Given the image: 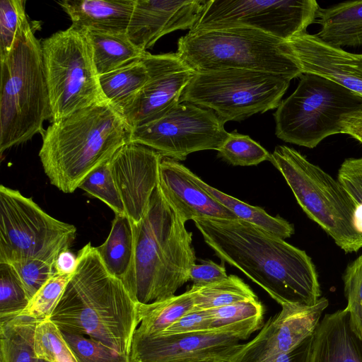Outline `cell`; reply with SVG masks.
I'll return each instance as SVG.
<instances>
[{
  "label": "cell",
  "instance_id": "1",
  "mask_svg": "<svg viewBox=\"0 0 362 362\" xmlns=\"http://www.w3.org/2000/svg\"><path fill=\"white\" fill-rule=\"evenodd\" d=\"M193 221L223 262L243 272L281 306L311 305L321 298L315 266L304 250L239 218Z\"/></svg>",
  "mask_w": 362,
  "mask_h": 362
},
{
  "label": "cell",
  "instance_id": "2",
  "mask_svg": "<svg viewBox=\"0 0 362 362\" xmlns=\"http://www.w3.org/2000/svg\"><path fill=\"white\" fill-rule=\"evenodd\" d=\"M49 319L63 332L95 339L126 356L140 324L137 303L90 243L78 251L76 270Z\"/></svg>",
  "mask_w": 362,
  "mask_h": 362
},
{
  "label": "cell",
  "instance_id": "3",
  "mask_svg": "<svg viewBox=\"0 0 362 362\" xmlns=\"http://www.w3.org/2000/svg\"><path fill=\"white\" fill-rule=\"evenodd\" d=\"M185 223L158 185L142 219L132 223L133 261L122 282L136 303L172 297L189 281L196 255Z\"/></svg>",
  "mask_w": 362,
  "mask_h": 362
},
{
  "label": "cell",
  "instance_id": "4",
  "mask_svg": "<svg viewBox=\"0 0 362 362\" xmlns=\"http://www.w3.org/2000/svg\"><path fill=\"white\" fill-rule=\"evenodd\" d=\"M132 129L106 100L52 122L42 135L39 152L50 183L64 193L74 192L129 141Z\"/></svg>",
  "mask_w": 362,
  "mask_h": 362
},
{
  "label": "cell",
  "instance_id": "5",
  "mask_svg": "<svg viewBox=\"0 0 362 362\" xmlns=\"http://www.w3.org/2000/svg\"><path fill=\"white\" fill-rule=\"evenodd\" d=\"M30 23L1 61L0 153L43 134L52 119L42 45Z\"/></svg>",
  "mask_w": 362,
  "mask_h": 362
},
{
  "label": "cell",
  "instance_id": "6",
  "mask_svg": "<svg viewBox=\"0 0 362 362\" xmlns=\"http://www.w3.org/2000/svg\"><path fill=\"white\" fill-rule=\"evenodd\" d=\"M176 52L195 72L240 69L292 79L303 75L286 41L247 27L189 31L178 40Z\"/></svg>",
  "mask_w": 362,
  "mask_h": 362
},
{
  "label": "cell",
  "instance_id": "7",
  "mask_svg": "<svg viewBox=\"0 0 362 362\" xmlns=\"http://www.w3.org/2000/svg\"><path fill=\"white\" fill-rule=\"evenodd\" d=\"M362 110V96L337 83L304 73L294 92L274 115L282 141L313 148L327 136L343 134L341 122Z\"/></svg>",
  "mask_w": 362,
  "mask_h": 362
},
{
  "label": "cell",
  "instance_id": "8",
  "mask_svg": "<svg viewBox=\"0 0 362 362\" xmlns=\"http://www.w3.org/2000/svg\"><path fill=\"white\" fill-rule=\"evenodd\" d=\"M270 162L281 173L297 202L345 252L362 248L356 230L353 206L341 184L296 149L281 145L271 153Z\"/></svg>",
  "mask_w": 362,
  "mask_h": 362
},
{
  "label": "cell",
  "instance_id": "9",
  "mask_svg": "<svg viewBox=\"0 0 362 362\" xmlns=\"http://www.w3.org/2000/svg\"><path fill=\"white\" fill-rule=\"evenodd\" d=\"M291 80L286 76L250 69L195 72L180 103L209 109L224 123L241 121L276 108Z\"/></svg>",
  "mask_w": 362,
  "mask_h": 362
},
{
  "label": "cell",
  "instance_id": "10",
  "mask_svg": "<svg viewBox=\"0 0 362 362\" xmlns=\"http://www.w3.org/2000/svg\"><path fill=\"white\" fill-rule=\"evenodd\" d=\"M41 45L52 122L105 100L85 30L71 25Z\"/></svg>",
  "mask_w": 362,
  "mask_h": 362
},
{
  "label": "cell",
  "instance_id": "11",
  "mask_svg": "<svg viewBox=\"0 0 362 362\" xmlns=\"http://www.w3.org/2000/svg\"><path fill=\"white\" fill-rule=\"evenodd\" d=\"M76 227L46 213L31 197L0 186V263L37 259L54 264L69 250Z\"/></svg>",
  "mask_w": 362,
  "mask_h": 362
},
{
  "label": "cell",
  "instance_id": "12",
  "mask_svg": "<svg viewBox=\"0 0 362 362\" xmlns=\"http://www.w3.org/2000/svg\"><path fill=\"white\" fill-rule=\"evenodd\" d=\"M320 9L315 0H210L189 31L243 26L287 41L306 33Z\"/></svg>",
  "mask_w": 362,
  "mask_h": 362
},
{
  "label": "cell",
  "instance_id": "13",
  "mask_svg": "<svg viewBox=\"0 0 362 362\" xmlns=\"http://www.w3.org/2000/svg\"><path fill=\"white\" fill-rule=\"evenodd\" d=\"M224 124L209 109L180 103L160 118L133 128L129 141L164 158L184 160L196 151H218L229 136Z\"/></svg>",
  "mask_w": 362,
  "mask_h": 362
},
{
  "label": "cell",
  "instance_id": "14",
  "mask_svg": "<svg viewBox=\"0 0 362 362\" xmlns=\"http://www.w3.org/2000/svg\"><path fill=\"white\" fill-rule=\"evenodd\" d=\"M329 300L321 297L316 303L284 304L271 317L252 340L242 344L227 362H271L287 354L315 332Z\"/></svg>",
  "mask_w": 362,
  "mask_h": 362
},
{
  "label": "cell",
  "instance_id": "15",
  "mask_svg": "<svg viewBox=\"0 0 362 362\" xmlns=\"http://www.w3.org/2000/svg\"><path fill=\"white\" fill-rule=\"evenodd\" d=\"M141 60L148 71V80L123 116L132 129L160 118L179 104L195 74L177 52L152 54L146 52Z\"/></svg>",
  "mask_w": 362,
  "mask_h": 362
},
{
  "label": "cell",
  "instance_id": "16",
  "mask_svg": "<svg viewBox=\"0 0 362 362\" xmlns=\"http://www.w3.org/2000/svg\"><path fill=\"white\" fill-rule=\"evenodd\" d=\"M221 332H196L140 336L134 334L132 362H227L242 344Z\"/></svg>",
  "mask_w": 362,
  "mask_h": 362
},
{
  "label": "cell",
  "instance_id": "17",
  "mask_svg": "<svg viewBox=\"0 0 362 362\" xmlns=\"http://www.w3.org/2000/svg\"><path fill=\"white\" fill-rule=\"evenodd\" d=\"M162 158L153 149L129 141L109 160L125 214L132 224L139 223L148 209L158 185Z\"/></svg>",
  "mask_w": 362,
  "mask_h": 362
},
{
  "label": "cell",
  "instance_id": "18",
  "mask_svg": "<svg viewBox=\"0 0 362 362\" xmlns=\"http://www.w3.org/2000/svg\"><path fill=\"white\" fill-rule=\"evenodd\" d=\"M207 1L135 0L127 35L146 52L163 35L177 30H191Z\"/></svg>",
  "mask_w": 362,
  "mask_h": 362
},
{
  "label": "cell",
  "instance_id": "19",
  "mask_svg": "<svg viewBox=\"0 0 362 362\" xmlns=\"http://www.w3.org/2000/svg\"><path fill=\"white\" fill-rule=\"evenodd\" d=\"M303 74L325 77L362 96V56L304 33L286 41Z\"/></svg>",
  "mask_w": 362,
  "mask_h": 362
},
{
  "label": "cell",
  "instance_id": "20",
  "mask_svg": "<svg viewBox=\"0 0 362 362\" xmlns=\"http://www.w3.org/2000/svg\"><path fill=\"white\" fill-rule=\"evenodd\" d=\"M190 170L177 160L163 157L158 185L182 218H237L225 206L199 186L190 177Z\"/></svg>",
  "mask_w": 362,
  "mask_h": 362
},
{
  "label": "cell",
  "instance_id": "21",
  "mask_svg": "<svg viewBox=\"0 0 362 362\" xmlns=\"http://www.w3.org/2000/svg\"><path fill=\"white\" fill-rule=\"evenodd\" d=\"M307 362H362V341L351 329L346 308L320 320Z\"/></svg>",
  "mask_w": 362,
  "mask_h": 362
},
{
  "label": "cell",
  "instance_id": "22",
  "mask_svg": "<svg viewBox=\"0 0 362 362\" xmlns=\"http://www.w3.org/2000/svg\"><path fill=\"white\" fill-rule=\"evenodd\" d=\"M58 3L76 28L127 34L135 0H63Z\"/></svg>",
  "mask_w": 362,
  "mask_h": 362
},
{
  "label": "cell",
  "instance_id": "23",
  "mask_svg": "<svg viewBox=\"0 0 362 362\" xmlns=\"http://www.w3.org/2000/svg\"><path fill=\"white\" fill-rule=\"evenodd\" d=\"M316 21L320 29L315 35L323 42L341 49L362 47V0L320 8Z\"/></svg>",
  "mask_w": 362,
  "mask_h": 362
},
{
  "label": "cell",
  "instance_id": "24",
  "mask_svg": "<svg viewBox=\"0 0 362 362\" xmlns=\"http://www.w3.org/2000/svg\"><path fill=\"white\" fill-rule=\"evenodd\" d=\"M148 76L141 59L99 76L98 79L105 100L123 117L134 104Z\"/></svg>",
  "mask_w": 362,
  "mask_h": 362
},
{
  "label": "cell",
  "instance_id": "25",
  "mask_svg": "<svg viewBox=\"0 0 362 362\" xmlns=\"http://www.w3.org/2000/svg\"><path fill=\"white\" fill-rule=\"evenodd\" d=\"M209 332L227 333L247 339L264 326V307L258 299L244 300L206 310Z\"/></svg>",
  "mask_w": 362,
  "mask_h": 362
},
{
  "label": "cell",
  "instance_id": "26",
  "mask_svg": "<svg viewBox=\"0 0 362 362\" xmlns=\"http://www.w3.org/2000/svg\"><path fill=\"white\" fill-rule=\"evenodd\" d=\"M86 31L98 76L141 59L146 52L135 46L126 33Z\"/></svg>",
  "mask_w": 362,
  "mask_h": 362
},
{
  "label": "cell",
  "instance_id": "27",
  "mask_svg": "<svg viewBox=\"0 0 362 362\" xmlns=\"http://www.w3.org/2000/svg\"><path fill=\"white\" fill-rule=\"evenodd\" d=\"M137 303L140 325L134 334L157 335L163 332L181 317L194 309L193 291L185 293L150 303Z\"/></svg>",
  "mask_w": 362,
  "mask_h": 362
},
{
  "label": "cell",
  "instance_id": "28",
  "mask_svg": "<svg viewBox=\"0 0 362 362\" xmlns=\"http://www.w3.org/2000/svg\"><path fill=\"white\" fill-rule=\"evenodd\" d=\"M95 249L107 271L122 281L131 269L134 254L132 225L126 215L115 214L107 238Z\"/></svg>",
  "mask_w": 362,
  "mask_h": 362
},
{
  "label": "cell",
  "instance_id": "29",
  "mask_svg": "<svg viewBox=\"0 0 362 362\" xmlns=\"http://www.w3.org/2000/svg\"><path fill=\"white\" fill-rule=\"evenodd\" d=\"M189 175L199 186L231 211L237 218L254 224L282 239L290 238L294 233L293 226L286 220L279 216H272L260 207L250 205L222 192L204 182L191 170Z\"/></svg>",
  "mask_w": 362,
  "mask_h": 362
},
{
  "label": "cell",
  "instance_id": "30",
  "mask_svg": "<svg viewBox=\"0 0 362 362\" xmlns=\"http://www.w3.org/2000/svg\"><path fill=\"white\" fill-rule=\"evenodd\" d=\"M38 322L21 316L0 322V362H38L33 347Z\"/></svg>",
  "mask_w": 362,
  "mask_h": 362
},
{
  "label": "cell",
  "instance_id": "31",
  "mask_svg": "<svg viewBox=\"0 0 362 362\" xmlns=\"http://www.w3.org/2000/svg\"><path fill=\"white\" fill-rule=\"evenodd\" d=\"M191 289L194 294V309L197 310H209L258 299L250 286L235 275L203 287L192 286Z\"/></svg>",
  "mask_w": 362,
  "mask_h": 362
},
{
  "label": "cell",
  "instance_id": "32",
  "mask_svg": "<svg viewBox=\"0 0 362 362\" xmlns=\"http://www.w3.org/2000/svg\"><path fill=\"white\" fill-rule=\"evenodd\" d=\"M33 347L38 359L47 362H78L62 330L49 318L36 325Z\"/></svg>",
  "mask_w": 362,
  "mask_h": 362
},
{
  "label": "cell",
  "instance_id": "33",
  "mask_svg": "<svg viewBox=\"0 0 362 362\" xmlns=\"http://www.w3.org/2000/svg\"><path fill=\"white\" fill-rule=\"evenodd\" d=\"M73 274L55 272L30 300L27 307L17 316L37 322L49 318Z\"/></svg>",
  "mask_w": 362,
  "mask_h": 362
},
{
  "label": "cell",
  "instance_id": "34",
  "mask_svg": "<svg viewBox=\"0 0 362 362\" xmlns=\"http://www.w3.org/2000/svg\"><path fill=\"white\" fill-rule=\"evenodd\" d=\"M218 156L233 165L250 166L271 160L269 153L249 136L234 131L218 150Z\"/></svg>",
  "mask_w": 362,
  "mask_h": 362
},
{
  "label": "cell",
  "instance_id": "35",
  "mask_svg": "<svg viewBox=\"0 0 362 362\" xmlns=\"http://www.w3.org/2000/svg\"><path fill=\"white\" fill-rule=\"evenodd\" d=\"M25 4L24 0L0 1V59L11 52L30 23Z\"/></svg>",
  "mask_w": 362,
  "mask_h": 362
},
{
  "label": "cell",
  "instance_id": "36",
  "mask_svg": "<svg viewBox=\"0 0 362 362\" xmlns=\"http://www.w3.org/2000/svg\"><path fill=\"white\" fill-rule=\"evenodd\" d=\"M29 299L13 267L0 263V322L11 320L28 305Z\"/></svg>",
  "mask_w": 362,
  "mask_h": 362
},
{
  "label": "cell",
  "instance_id": "37",
  "mask_svg": "<svg viewBox=\"0 0 362 362\" xmlns=\"http://www.w3.org/2000/svg\"><path fill=\"white\" fill-rule=\"evenodd\" d=\"M78 188L107 204L115 214L126 215L123 203L111 173L109 160L100 165L81 182Z\"/></svg>",
  "mask_w": 362,
  "mask_h": 362
},
{
  "label": "cell",
  "instance_id": "38",
  "mask_svg": "<svg viewBox=\"0 0 362 362\" xmlns=\"http://www.w3.org/2000/svg\"><path fill=\"white\" fill-rule=\"evenodd\" d=\"M343 281L349 325L362 341V255L348 264Z\"/></svg>",
  "mask_w": 362,
  "mask_h": 362
},
{
  "label": "cell",
  "instance_id": "39",
  "mask_svg": "<svg viewBox=\"0 0 362 362\" xmlns=\"http://www.w3.org/2000/svg\"><path fill=\"white\" fill-rule=\"evenodd\" d=\"M62 332L78 362H132L129 356L119 354L98 340Z\"/></svg>",
  "mask_w": 362,
  "mask_h": 362
},
{
  "label": "cell",
  "instance_id": "40",
  "mask_svg": "<svg viewBox=\"0 0 362 362\" xmlns=\"http://www.w3.org/2000/svg\"><path fill=\"white\" fill-rule=\"evenodd\" d=\"M337 180L351 202L354 225L362 237V157L344 160L339 169Z\"/></svg>",
  "mask_w": 362,
  "mask_h": 362
},
{
  "label": "cell",
  "instance_id": "41",
  "mask_svg": "<svg viewBox=\"0 0 362 362\" xmlns=\"http://www.w3.org/2000/svg\"><path fill=\"white\" fill-rule=\"evenodd\" d=\"M11 264L30 300L56 272L54 264L37 259H25Z\"/></svg>",
  "mask_w": 362,
  "mask_h": 362
},
{
  "label": "cell",
  "instance_id": "42",
  "mask_svg": "<svg viewBox=\"0 0 362 362\" xmlns=\"http://www.w3.org/2000/svg\"><path fill=\"white\" fill-rule=\"evenodd\" d=\"M209 332V315L206 310L185 314L159 334H188Z\"/></svg>",
  "mask_w": 362,
  "mask_h": 362
},
{
  "label": "cell",
  "instance_id": "43",
  "mask_svg": "<svg viewBox=\"0 0 362 362\" xmlns=\"http://www.w3.org/2000/svg\"><path fill=\"white\" fill-rule=\"evenodd\" d=\"M227 276L223 262L218 264L211 260H206L202 264L192 265L189 281L193 283L192 286L199 288L221 281Z\"/></svg>",
  "mask_w": 362,
  "mask_h": 362
},
{
  "label": "cell",
  "instance_id": "44",
  "mask_svg": "<svg viewBox=\"0 0 362 362\" xmlns=\"http://www.w3.org/2000/svg\"><path fill=\"white\" fill-rule=\"evenodd\" d=\"M312 338L313 335L291 351L279 356L271 362H307Z\"/></svg>",
  "mask_w": 362,
  "mask_h": 362
},
{
  "label": "cell",
  "instance_id": "45",
  "mask_svg": "<svg viewBox=\"0 0 362 362\" xmlns=\"http://www.w3.org/2000/svg\"><path fill=\"white\" fill-rule=\"evenodd\" d=\"M341 124L343 134L350 135L362 144V110L346 117Z\"/></svg>",
  "mask_w": 362,
  "mask_h": 362
},
{
  "label": "cell",
  "instance_id": "46",
  "mask_svg": "<svg viewBox=\"0 0 362 362\" xmlns=\"http://www.w3.org/2000/svg\"><path fill=\"white\" fill-rule=\"evenodd\" d=\"M77 265V255L68 250L59 253L54 264L56 272L63 274H73Z\"/></svg>",
  "mask_w": 362,
  "mask_h": 362
},
{
  "label": "cell",
  "instance_id": "47",
  "mask_svg": "<svg viewBox=\"0 0 362 362\" xmlns=\"http://www.w3.org/2000/svg\"><path fill=\"white\" fill-rule=\"evenodd\" d=\"M196 362H218L216 361H196Z\"/></svg>",
  "mask_w": 362,
  "mask_h": 362
},
{
  "label": "cell",
  "instance_id": "48",
  "mask_svg": "<svg viewBox=\"0 0 362 362\" xmlns=\"http://www.w3.org/2000/svg\"><path fill=\"white\" fill-rule=\"evenodd\" d=\"M38 362H47V361H44V360H41V359H38Z\"/></svg>",
  "mask_w": 362,
  "mask_h": 362
},
{
  "label": "cell",
  "instance_id": "49",
  "mask_svg": "<svg viewBox=\"0 0 362 362\" xmlns=\"http://www.w3.org/2000/svg\"><path fill=\"white\" fill-rule=\"evenodd\" d=\"M361 56H362V54H361Z\"/></svg>",
  "mask_w": 362,
  "mask_h": 362
}]
</instances>
